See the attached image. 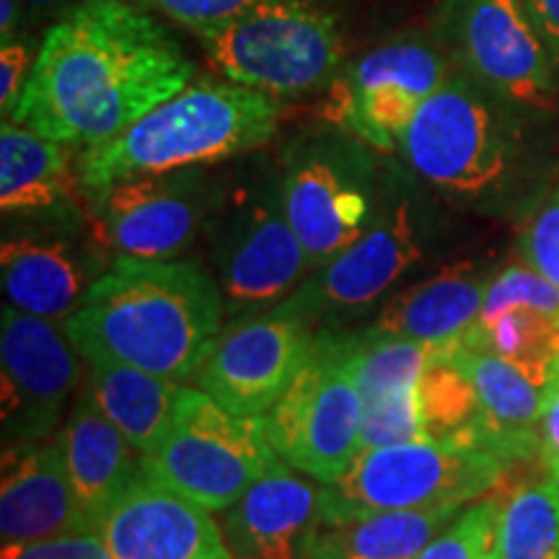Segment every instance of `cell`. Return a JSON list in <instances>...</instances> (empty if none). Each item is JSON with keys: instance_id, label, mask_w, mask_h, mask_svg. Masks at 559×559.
Here are the masks:
<instances>
[{"instance_id": "6da1fadb", "label": "cell", "mask_w": 559, "mask_h": 559, "mask_svg": "<svg viewBox=\"0 0 559 559\" xmlns=\"http://www.w3.org/2000/svg\"><path fill=\"white\" fill-rule=\"evenodd\" d=\"M194 81L181 41L148 5L86 0L55 21L11 120L94 148Z\"/></svg>"}, {"instance_id": "7a4b0ae2", "label": "cell", "mask_w": 559, "mask_h": 559, "mask_svg": "<svg viewBox=\"0 0 559 559\" xmlns=\"http://www.w3.org/2000/svg\"><path fill=\"white\" fill-rule=\"evenodd\" d=\"M226 300L207 270L179 260H117L66 321L88 366H132L192 379L221 334Z\"/></svg>"}, {"instance_id": "3957f363", "label": "cell", "mask_w": 559, "mask_h": 559, "mask_svg": "<svg viewBox=\"0 0 559 559\" xmlns=\"http://www.w3.org/2000/svg\"><path fill=\"white\" fill-rule=\"evenodd\" d=\"M531 115L453 66L404 132V164L445 200L498 213L539 187L544 148Z\"/></svg>"}, {"instance_id": "277c9868", "label": "cell", "mask_w": 559, "mask_h": 559, "mask_svg": "<svg viewBox=\"0 0 559 559\" xmlns=\"http://www.w3.org/2000/svg\"><path fill=\"white\" fill-rule=\"evenodd\" d=\"M280 99L239 83L192 81L107 143L81 151V192L91 194L138 174L221 164L260 151L277 135Z\"/></svg>"}, {"instance_id": "5b68a950", "label": "cell", "mask_w": 559, "mask_h": 559, "mask_svg": "<svg viewBox=\"0 0 559 559\" xmlns=\"http://www.w3.org/2000/svg\"><path fill=\"white\" fill-rule=\"evenodd\" d=\"M198 39L223 79L275 99L326 91L345 66L340 21L319 0H262Z\"/></svg>"}, {"instance_id": "8992f818", "label": "cell", "mask_w": 559, "mask_h": 559, "mask_svg": "<svg viewBox=\"0 0 559 559\" xmlns=\"http://www.w3.org/2000/svg\"><path fill=\"white\" fill-rule=\"evenodd\" d=\"M202 234L230 317L277 304L311 272L285 213L280 174L267 169L215 190Z\"/></svg>"}, {"instance_id": "52a82bcc", "label": "cell", "mask_w": 559, "mask_h": 559, "mask_svg": "<svg viewBox=\"0 0 559 559\" xmlns=\"http://www.w3.org/2000/svg\"><path fill=\"white\" fill-rule=\"evenodd\" d=\"M506 466L492 451L430 438L360 451L324 485V526L386 510L464 506L498 487Z\"/></svg>"}, {"instance_id": "ba28073f", "label": "cell", "mask_w": 559, "mask_h": 559, "mask_svg": "<svg viewBox=\"0 0 559 559\" xmlns=\"http://www.w3.org/2000/svg\"><path fill=\"white\" fill-rule=\"evenodd\" d=\"M280 461L264 417L234 415L202 389L185 386L169 432L140 466L156 485L218 513Z\"/></svg>"}, {"instance_id": "9c48e42d", "label": "cell", "mask_w": 559, "mask_h": 559, "mask_svg": "<svg viewBox=\"0 0 559 559\" xmlns=\"http://www.w3.org/2000/svg\"><path fill=\"white\" fill-rule=\"evenodd\" d=\"M280 187L311 272L353 247L386 200L373 148L347 132L293 143L283 158Z\"/></svg>"}, {"instance_id": "30bf717a", "label": "cell", "mask_w": 559, "mask_h": 559, "mask_svg": "<svg viewBox=\"0 0 559 559\" xmlns=\"http://www.w3.org/2000/svg\"><path fill=\"white\" fill-rule=\"evenodd\" d=\"M358 334L317 332L304 368L264 415L285 464L330 485L360 453V391L355 383Z\"/></svg>"}, {"instance_id": "8fae6325", "label": "cell", "mask_w": 559, "mask_h": 559, "mask_svg": "<svg viewBox=\"0 0 559 559\" xmlns=\"http://www.w3.org/2000/svg\"><path fill=\"white\" fill-rule=\"evenodd\" d=\"M432 37L459 70L531 115L549 117L559 66L523 0H440Z\"/></svg>"}, {"instance_id": "7c38bea8", "label": "cell", "mask_w": 559, "mask_h": 559, "mask_svg": "<svg viewBox=\"0 0 559 559\" xmlns=\"http://www.w3.org/2000/svg\"><path fill=\"white\" fill-rule=\"evenodd\" d=\"M451 70L449 52L432 34L404 32L345 62L326 88L321 115L373 151L394 153L419 107Z\"/></svg>"}, {"instance_id": "4fadbf2b", "label": "cell", "mask_w": 559, "mask_h": 559, "mask_svg": "<svg viewBox=\"0 0 559 559\" xmlns=\"http://www.w3.org/2000/svg\"><path fill=\"white\" fill-rule=\"evenodd\" d=\"M313 340V321L280 300L221 330L194 381L234 415L264 417L304 368Z\"/></svg>"}, {"instance_id": "5bb4252c", "label": "cell", "mask_w": 559, "mask_h": 559, "mask_svg": "<svg viewBox=\"0 0 559 559\" xmlns=\"http://www.w3.org/2000/svg\"><path fill=\"white\" fill-rule=\"evenodd\" d=\"M205 174H138L86 194L96 239L117 260H177L205 228L213 205Z\"/></svg>"}, {"instance_id": "9a60e30c", "label": "cell", "mask_w": 559, "mask_h": 559, "mask_svg": "<svg viewBox=\"0 0 559 559\" xmlns=\"http://www.w3.org/2000/svg\"><path fill=\"white\" fill-rule=\"evenodd\" d=\"M3 430L11 443L45 440L81 379L66 324L3 306L0 319Z\"/></svg>"}, {"instance_id": "2e32d148", "label": "cell", "mask_w": 559, "mask_h": 559, "mask_svg": "<svg viewBox=\"0 0 559 559\" xmlns=\"http://www.w3.org/2000/svg\"><path fill=\"white\" fill-rule=\"evenodd\" d=\"M419 260L423 243L415 210L404 194H394L383 200L376 221L353 247L313 270L283 304L311 321L326 313L360 311L386 296Z\"/></svg>"}, {"instance_id": "e0dca14e", "label": "cell", "mask_w": 559, "mask_h": 559, "mask_svg": "<svg viewBox=\"0 0 559 559\" xmlns=\"http://www.w3.org/2000/svg\"><path fill=\"white\" fill-rule=\"evenodd\" d=\"M96 531L111 559H236L207 508L140 474Z\"/></svg>"}, {"instance_id": "ac0fdd59", "label": "cell", "mask_w": 559, "mask_h": 559, "mask_svg": "<svg viewBox=\"0 0 559 559\" xmlns=\"http://www.w3.org/2000/svg\"><path fill=\"white\" fill-rule=\"evenodd\" d=\"M461 345L498 353L549 386L559 370V288L526 262L510 264L489 280Z\"/></svg>"}, {"instance_id": "d6986e66", "label": "cell", "mask_w": 559, "mask_h": 559, "mask_svg": "<svg viewBox=\"0 0 559 559\" xmlns=\"http://www.w3.org/2000/svg\"><path fill=\"white\" fill-rule=\"evenodd\" d=\"M313 481L280 461L223 510V534L234 557L309 559L324 528V485Z\"/></svg>"}, {"instance_id": "ffe728a7", "label": "cell", "mask_w": 559, "mask_h": 559, "mask_svg": "<svg viewBox=\"0 0 559 559\" xmlns=\"http://www.w3.org/2000/svg\"><path fill=\"white\" fill-rule=\"evenodd\" d=\"M79 531H94V523L70 485L60 436L5 445L0 485L3 544L52 539Z\"/></svg>"}, {"instance_id": "44dd1931", "label": "cell", "mask_w": 559, "mask_h": 559, "mask_svg": "<svg viewBox=\"0 0 559 559\" xmlns=\"http://www.w3.org/2000/svg\"><path fill=\"white\" fill-rule=\"evenodd\" d=\"M451 360L469 376L479 396L481 449L498 453L506 464L539 451V423L549 386L489 349L459 345Z\"/></svg>"}, {"instance_id": "7402d4cb", "label": "cell", "mask_w": 559, "mask_h": 559, "mask_svg": "<svg viewBox=\"0 0 559 559\" xmlns=\"http://www.w3.org/2000/svg\"><path fill=\"white\" fill-rule=\"evenodd\" d=\"M60 443L70 485L96 528L111 502L143 474L140 459H135L138 451L109 423L86 389H81L75 400V407L60 432Z\"/></svg>"}, {"instance_id": "603a6c76", "label": "cell", "mask_w": 559, "mask_h": 559, "mask_svg": "<svg viewBox=\"0 0 559 559\" xmlns=\"http://www.w3.org/2000/svg\"><path fill=\"white\" fill-rule=\"evenodd\" d=\"M489 277H481L469 264L445 270L396 293L376 319L373 332L386 337L415 340L440 349L459 347L485 304Z\"/></svg>"}, {"instance_id": "cb8c5ba5", "label": "cell", "mask_w": 559, "mask_h": 559, "mask_svg": "<svg viewBox=\"0 0 559 559\" xmlns=\"http://www.w3.org/2000/svg\"><path fill=\"white\" fill-rule=\"evenodd\" d=\"M3 296L13 309L66 321L79 311L91 288L86 267L66 241L16 236L0 247Z\"/></svg>"}, {"instance_id": "d4e9b609", "label": "cell", "mask_w": 559, "mask_h": 559, "mask_svg": "<svg viewBox=\"0 0 559 559\" xmlns=\"http://www.w3.org/2000/svg\"><path fill=\"white\" fill-rule=\"evenodd\" d=\"M75 179L68 145L24 124L0 128V207L3 213H55L73 205Z\"/></svg>"}, {"instance_id": "484cf974", "label": "cell", "mask_w": 559, "mask_h": 559, "mask_svg": "<svg viewBox=\"0 0 559 559\" xmlns=\"http://www.w3.org/2000/svg\"><path fill=\"white\" fill-rule=\"evenodd\" d=\"M83 389L130 440L138 456H145L169 432L185 386L132 366H91Z\"/></svg>"}, {"instance_id": "4316f807", "label": "cell", "mask_w": 559, "mask_h": 559, "mask_svg": "<svg viewBox=\"0 0 559 559\" xmlns=\"http://www.w3.org/2000/svg\"><path fill=\"white\" fill-rule=\"evenodd\" d=\"M464 506L386 510L324 526L309 559H415Z\"/></svg>"}, {"instance_id": "83f0119b", "label": "cell", "mask_w": 559, "mask_h": 559, "mask_svg": "<svg viewBox=\"0 0 559 559\" xmlns=\"http://www.w3.org/2000/svg\"><path fill=\"white\" fill-rule=\"evenodd\" d=\"M489 559H559V481L539 479L502 500Z\"/></svg>"}, {"instance_id": "f1b7e54d", "label": "cell", "mask_w": 559, "mask_h": 559, "mask_svg": "<svg viewBox=\"0 0 559 559\" xmlns=\"http://www.w3.org/2000/svg\"><path fill=\"white\" fill-rule=\"evenodd\" d=\"M453 349L456 347L438 349L419 381V417H423L425 438L481 449L479 396L469 376L451 360Z\"/></svg>"}, {"instance_id": "f546056e", "label": "cell", "mask_w": 559, "mask_h": 559, "mask_svg": "<svg viewBox=\"0 0 559 559\" xmlns=\"http://www.w3.org/2000/svg\"><path fill=\"white\" fill-rule=\"evenodd\" d=\"M500 508V498H487L461 510L415 559H489Z\"/></svg>"}, {"instance_id": "4dcf8cb0", "label": "cell", "mask_w": 559, "mask_h": 559, "mask_svg": "<svg viewBox=\"0 0 559 559\" xmlns=\"http://www.w3.org/2000/svg\"><path fill=\"white\" fill-rule=\"evenodd\" d=\"M521 260L559 288V181L534 202L519 236Z\"/></svg>"}, {"instance_id": "1f68e13d", "label": "cell", "mask_w": 559, "mask_h": 559, "mask_svg": "<svg viewBox=\"0 0 559 559\" xmlns=\"http://www.w3.org/2000/svg\"><path fill=\"white\" fill-rule=\"evenodd\" d=\"M262 0H151L148 9L190 29L194 37L218 29L226 21L241 16Z\"/></svg>"}, {"instance_id": "d6a6232c", "label": "cell", "mask_w": 559, "mask_h": 559, "mask_svg": "<svg viewBox=\"0 0 559 559\" xmlns=\"http://www.w3.org/2000/svg\"><path fill=\"white\" fill-rule=\"evenodd\" d=\"M0 559H111L99 531H79L52 539L3 544Z\"/></svg>"}, {"instance_id": "836d02e7", "label": "cell", "mask_w": 559, "mask_h": 559, "mask_svg": "<svg viewBox=\"0 0 559 559\" xmlns=\"http://www.w3.org/2000/svg\"><path fill=\"white\" fill-rule=\"evenodd\" d=\"M39 47L32 39H13L0 45V111L9 120L16 111L21 96L29 86Z\"/></svg>"}, {"instance_id": "e575fe53", "label": "cell", "mask_w": 559, "mask_h": 559, "mask_svg": "<svg viewBox=\"0 0 559 559\" xmlns=\"http://www.w3.org/2000/svg\"><path fill=\"white\" fill-rule=\"evenodd\" d=\"M539 456L547 477L559 481V370L549 383L539 423Z\"/></svg>"}, {"instance_id": "d590c367", "label": "cell", "mask_w": 559, "mask_h": 559, "mask_svg": "<svg viewBox=\"0 0 559 559\" xmlns=\"http://www.w3.org/2000/svg\"><path fill=\"white\" fill-rule=\"evenodd\" d=\"M523 5L559 66V0H523Z\"/></svg>"}, {"instance_id": "8d00e7d4", "label": "cell", "mask_w": 559, "mask_h": 559, "mask_svg": "<svg viewBox=\"0 0 559 559\" xmlns=\"http://www.w3.org/2000/svg\"><path fill=\"white\" fill-rule=\"evenodd\" d=\"M81 3H86V0H24L26 24H39V21H52L55 24L66 13L79 9Z\"/></svg>"}, {"instance_id": "74e56055", "label": "cell", "mask_w": 559, "mask_h": 559, "mask_svg": "<svg viewBox=\"0 0 559 559\" xmlns=\"http://www.w3.org/2000/svg\"><path fill=\"white\" fill-rule=\"evenodd\" d=\"M26 24L24 0H0V45L21 37Z\"/></svg>"}, {"instance_id": "f35d334b", "label": "cell", "mask_w": 559, "mask_h": 559, "mask_svg": "<svg viewBox=\"0 0 559 559\" xmlns=\"http://www.w3.org/2000/svg\"><path fill=\"white\" fill-rule=\"evenodd\" d=\"M128 3H138V5H148L151 0H128Z\"/></svg>"}]
</instances>
